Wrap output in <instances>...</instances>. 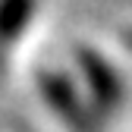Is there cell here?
I'll use <instances>...</instances> for the list:
<instances>
[{
    "mask_svg": "<svg viewBox=\"0 0 132 132\" xmlns=\"http://www.w3.org/2000/svg\"><path fill=\"white\" fill-rule=\"evenodd\" d=\"M35 0H0V44H10L31 22Z\"/></svg>",
    "mask_w": 132,
    "mask_h": 132,
    "instance_id": "3",
    "label": "cell"
},
{
    "mask_svg": "<svg viewBox=\"0 0 132 132\" xmlns=\"http://www.w3.org/2000/svg\"><path fill=\"white\" fill-rule=\"evenodd\" d=\"M79 66H82V76L88 82V101L94 104L97 117L113 113L120 107V94H123V85H120L117 72H113L101 57H94V54H82Z\"/></svg>",
    "mask_w": 132,
    "mask_h": 132,
    "instance_id": "2",
    "label": "cell"
},
{
    "mask_svg": "<svg viewBox=\"0 0 132 132\" xmlns=\"http://www.w3.org/2000/svg\"><path fill=\"white\" fill-rule=\"evenodd\" d=\"M41 94H44V104L57 113V120L69 129V132H94L91 113L76 97V88H72L69 79H63L57 72H47L41 79Z\"/></svg>",
    "mask_w": 132,
    "mask_h": 132,
    "instance_id": "1",
    "label": "cell"
}]
</instances>
